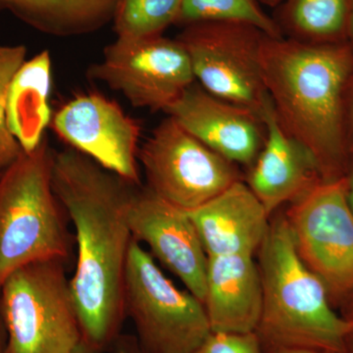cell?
Returning <instances> with one entry per match:
<instances>
[{
	"label": "cell",
	"mask_w": 353,
	"mask_h": 353,
	"mask_svg": "<svg viewBox=\"0 0 353 353\" xmlns=\"http://www.w3.org/2000/svg\"><path fill=\"white\" fill-rule=\"evenodd\" d=\"M52 185L76 231L70 287L83 340L108 352L126 317L125 276L134 240L129 208L139 185L70 148L54 153Z\"/></svg>",
	"instance_id": "6da1fadb"
},
{
	"label": "cell",
	"mask_w": 353,
	"mask_h": 353,
	"mask_svg": "<svg viewBox=\"0 0 353 353\" xmlns=\"http://www.w3.org/2000/svg\"><path fill=\"white\" fill-rule=\"evenodd\" d=\"M352 71L348 41L267 36L262 46V78L279 124L313 155L325 182L345 176L350 163L343 108Z\"/></svg>",
	"instance_id": "7a4b0ae2"
},
{
	"label": "cell",
	"mask_w": 353,
	"mask_h": 353,
	"mask_svg": "<svg viewBox=\"0 0 353 353\" xmlns=\"http://www.w3.org/2000/svg\"><path fill=\"white\" fill-rule=\"evenodd\" d=\"M259 252L263 306L255 333L263 347L345 353L353 320L332 307L324 283L299 256L285 215L271 221Z\"/></svg>",
	"instance_id": "3957f363"
},
{
	"label": "cell",
	"mask_w": 353,
	"mask_h": 353,
	"mask_svg": "<svg viewBox=\"0 0 353 353\" xmlns=\"http://www.w3.org/2000/svg\"><path fill=\"white\" fill-rule=\"evenodd\" d=\"M54 150L48 138L21 152L0 174V289L12 272L72 252L66 216L52 185Z\"/></svg>",
	"instance_id": "277c9868"
},
{
	"label": "cell",
	"mask_w": 353,
	"mask_h": 353,
	"mask_svg": "<svg viewBox=\"0 0 353 353\" xmlns=\"http://www.w3.org/2000/svg\"><path fill=\"white\" fill-rule=\"evenodd\" d=\"M6 353H69L83 341L65 261L41 260L12 272L0 289Z\"/></svg>",
	"instance_id": "5b68a950"
},
{
	"label": "cell",
	"mask_w": 353,
	"mask_h": 353,
	"mask_svg": "<svg viewBox=\"0 0 353 353\" xmlns=\"http://www.w3.org/2000/svg\"><path fill=\"white\" fill-rule=\"evenodd\" d=\"M124 303L145 353H192L212 332L203 303L178 289L136 240L128 256Z\"/></svg>",
	"instance_id": "8992f818"
},
{
	"label": "cell",
	"mask_w": 353,
	"mask_h": 353,
	"mask_svg": "<svg viewBox=\"0 0 353 353\" xmlns=\"http://www.w3.org/2000/svg\"><path fill=\"white\" fill-rule=\"evenodd\" d=\"M138 159L146 189L187 212L243 180L238 165L213 152L170 116L139 148Z\"/></svg>",
	"instance_id": "52a82bcc"
},
{
	"label": "cell",
	"mask_w": 353,
	"mask_h": 353,
	"mask_svg": "<svg viewBox=\"0 0 353 353\" xmlns=\"http://www.w3.org/2000/svg\"><path fill=\"white\" fill-rule=\"evenodd\" d=\"M265 34L238 22L196 23L176 37L206 92L261 114L268 99L261 72Z\"/></svg>",
	"instance_id": "ba28073f"
},
{
	"label": "cell",
	"mask_w": 353,
	"mask_h": 353,
	"mask_svg": "<svg viewBox=\"0 0 353 353\" xmlns=\"http://www.w3.org/2000/svg\"><path fill=\"white\" fill-rule=\"evenodd\" d=\"M301 260L330 294H353V213L345 176L323 182L285 212Z\"/></svg>",
	"instance_id": "9c48e42d"
},
{
	"label": "cell",
	"mask_w": 353,
	"mask_h": 353,
	"mask_svg": "<svg viewBox=\"0 0 353 353\" xmlns=\"http://www.w3.org/2000/svg\"><path fill=\"white\" fill-rule=\"evenodd\" d=\"M88 77L121 92L132 106L163 111L196 83L190 58L178 39H116Z\"/></svg>",
	"instance_id": "30bf717a"
},
{
	"label": "cell",
	"mask_w": 353,
	"mask_h": 353,
	"mask_svg": "<svg viewBox=\"0 0 353 353\" xmlns=\"http://www.w3.org/2000/svg\"><path fill=\"white\" fill-rule=\"evenodd\" d=\"M50 127L72 150L127 182L141 185V126L117 102L97 92L76 95L58 109Z\"/></svg>",
	"instance_id": "8fae6325"
},
{
	"label": "cell",
	"mask_w": 353,
	"mask_h": 353,
	"mask_svg": "<svg viewBox=\"0 0 353 353\" xmlns=\"http://www.w3.org/2000/svg\"><path fill=\"white\" fill-rule=\"evenodd\" d=\"M132 238L203 303L208 255L187 211L167 203L146 188H137L129 208Z\"/></svg>",
	"instance_id": "7c38bea8"
},
{
	"label": "cell",
	"mask_w": 353,
	"mask_h": 353,
	"mask_svg": "<svg viewBox=\"0 0 353 353\" xmlns=\"http://www.w3.org/2000/svg\"><path fill=\"white\" fill-rule=\"evenodd\" d=\"M165 113L236 165L250 168L263 148L266 128L261 114L220 99L196 82Z\"/></svg>",
	"instance_id": "4fadbf2b"
},
{
	"label": "cell",
	"mask_w": 353,
	"mask_h": 353,
	"mask_svg": "<svg viewBox=\"0 0 353 353\" xmlns=\"http://www.w3.org/2000/svg\"><path fill=\"white\" fill-rule=\"evenodd\" d=\"M261 117L266 138L245 183L271 216L283 204L299 201L325 181L313 155L279 124L269 97Z\"/></svg>",
	"instance_id": "5bb4252c"
},
{
	"label": "cell",
	"mask_w": 353,
	"mask_h": 353,
	"mask_svg": "<svg viewBox=\"0 0 353 353\" xmlns=\"http://www.w3.org/2000/svg\"><path fill=\"white\" fill-rule=\"evenodd\" d=\"M208 257L252 255L270 227V216L243 180L189 211Z\"/></svg>",
	"instance_id": "9a60e30c"
},
{
	"label": "cell",
	"mask_w": 353,
	"mask_h": 353,
	"mask_svg": "<svg viewBox=\"0 0 353 353\" xmlns=\"http://www.w3.org/2000/svg\"><path fill=\"white\" fill-rule=\"evenodd\" d=\"M203 305L212 332L253 333L259 327L263 290L252 255L208 257Z\"/></svg>",
	"instance_id": "2e32d148"
},
{
	"label": "cell",
	"mask_w": 353,
	"mask_h": 353,
	"mask_svg": "<svg viewBox=\"0 0 353 353\" xmlns=\"http://www.w3.org/2000/svg\"><path fill=\"white\" fill-rule=\"evenodd\" d=\"M51 83L52 60L46 50L25 61L11 81L7 125L23 152H34L46 138L52 120Z\"/></svg>",
	"instance_id": "e0dca14e"
},
{
	"label": "cell",
	"mask_w": 353,
	"mask_h": 353,
	"mask_svg": "<svg viewBox=\"0 0 353 353\" xmlns=\"http://www.w3.org/2000/svg\"><path fill=\"white\" fill-rule=\"evenodd\" d=\"M118 0H0L9 12L32 29L55 38H77L112 23Z\"/></svg>",
	"instance_id": "ac0fdd59"
},
{
	"label": "cell",
	"mask_w": 353,
	"mask_h": 353,
	"mask_svg": "<svg viewBox=\"0 0 353 353\" xmlns=\"http://www.w3.org/2000/svg\"><path fill=\"white\" fill-rule=\"evenodd\" d=\"M350 0H284L274 20L283 37L306 43L347 41Z\"/></svg>",
	"instance_id": "d6986e66"
},
{
	"label": "cell",
	"mask_w": 353,
	"mask_h": 353,
	"mask_svg": "<svg viewBox=\"0 0 353 353\" xmlns=\"http://www.w3.org/2000/svg\"><path fill=\"white\" fill-rule=\"evenodd\" d=\"M183 0H118L113 31L117 39H146L163 36L176 25Z\"/></svg>",
	"instance_id": "ffe728a7"
},
{
	"label": "cell",
	"mask_w": 353,
	"mask_h": 353,
	"mask_svg": "<svg viewBox=\"0 0 353 353\" xmlns=\"http://www.w3.org/2000/svg\"><path fill=\"white\" fill-rule=\"evenodd\" d=\"M238 22L254 26L271 38H283L273 16L257 0H183L176 26L202 22Z\"/></svg>",
	"instance_id": "44dd1931"
},
{
	"label": "cell",
	"mask_w": 353,
	"mask_h": 353,
	"mask_svg": "<svg viewBox=\"0 0 353 353\" xmlns=\"http://www.w3.org/2000/svg\"><path fill=\"white\" fill-rule=\"evenodd\" d=\"M26 55L25 46H0V172L22 152L7 125V102L11 81L26 61Z\"/></svg>",
	"instance_id": "7402d4cb"
},
{
	"label": "cell",
	"mask_w": 353,
	"mask_h": 353,
	"mask_svg": "<svg viewBox=\"0 0 353 353\" xmlns=\"http://www.w3.org/2000/svg\"><path fill=\"white\" fill-rule=\"evenodd\" d=\"M192 353H266L259 336L211 332L206 340Z\"/></svg>",
	"instance_id": "603a6c76"
},
{
	"label": "cell",
	"mask_w": 353,
	"mask_h": 353,
	"mask_svg": "<svg viewBox=\"0 0 353 353\" xmlns=\"http://www.w3.org/2000/svg\"><path fill=\"white\" fill-rule=\"evenodd\" d=\"M345 132L348 154L353 158V71L348 80L345 94Z\"/></svg>",
	"instance_id": "cb8c5ba5"
},
{
	"label": "cell",
	"mask_w": 353,
	"mask_h": 353,
	"mask_svg": "<svg viewBox=\"0 0 353 353\" xmlns=\"http://www.w3.org/2000/svg\"><path fill=\"white\" fill-rule=\"evenodd\" d=\"M110 353H145L139 345L136 336L121 334L113 345H111Z\"/></svg>",
	"instance_id": "d4e9b609"
},
{
	"label": "cell",
	"mask_w": 353,
	"mask_h": 353,
	"mask_svg": "<svg viewBox=\"0 0 353 353\" xmlns=\"http://www.w3.org/2000/svg\"><path fill=\"white\" fill-rule=\"evenodd\" d=\"M352 160V166H348L347 174H345V180H347V201L353 213V158Z\"/></svg>",
	"instance_id": "484cf974"
},
{
	"label": "cell",
	"mask_w": 353,
	"mask_h": 353,
	"mask_svg": "<svg viewBox=\"0 0 353 353\" xmlns=\"http://www.w3.org/2000/svg\"><path fill=\"white\" fill-rule=\"evenodd\" d=\"M104 350L101 348L94 347V345H90V343L83 340L79 343L77 347H74L69 353H106Z\"/></svg>",
	"instance_id": "4316f807"
},
{
	"label": "cell",
	"mask_w": 353,
	"mask_h": 353,
	"mask_svg": "<svg viewBox=\"0 0 353 353\" xmlns=\"http://www.w3.org/2000/svg\"><path fill=\"white\" fill-rule=\"evenodd\" d=\"M268 353H322L305 348H277V350H268Z\"/></svg>",
	"instance_id": "83f0119b"
},
{
	"label": "cell",
	"mask_w": 353,
	"mask_h": 353,
	"mask_svg": "<svg viewBox=\"0 0 353 353\" xmlns=\"http://www.w3.org/2000/svg\"><path fill=\"white\" fill-rule=\"evenodd\" d=\"M347 41L353 46V0H350V13H348Z\"/></svg>",
	"instance_id": "f1b7e54d"
},
{
	"label": "cell",
	"mask_w": 353,
	"mask_h": 353,
	"mask_svg": "<svg viewBox=\"0 0 353 353\" xmlns=\"http://www.w3.org/2000/svg\"><path fill=\"white\" fill-rule=\"evenodd\" d=\"M6 331L3 321L0 317V353H6Z\"/></svg>",
	"instance_id": "f546056e"
},
{
	"label": "cell",
	"mask_w": 353,
	"mask_h": 353,
	"mask_svg": "<svg viewBox=\"0 0 353 353\" xmlns=\"http://www.w3.org/2000/svg\"><path fill=\"white\" fill-rule=\"evenodd\" d=\"M262 6H268L276 9L284 0H257Z\"/></svg>",
	"instance_id": "4dcf8cb0"
},
{
	"label": "cell",
	"mask_w": 353,
	"mask_h": 353,
	"mask_svg": "<svg viewBox=\"0 0 353 353\" xmlns=\"http://www.w3.org/2000/svg\"><path fill=\"white\" fill-rule=\"evenodd\" d=\"M350 319L353 320V314L350 316ZM345 353H353V331L348 336L347 341V347H345Z\"/></svg>",
	"instance_id": "1f68e13d"
},
{
	"label": "cell",
	"mask_w": 353,
	"mask_h": 353,
	"mask_svg": "<svg viewBox=\"0 0 353 353\" xmlns=\"http://www.w3.org/2000/svg\"><path fill=\"white\" fill-rule=\"evenodd\" d=\"M0 174H1V172H0Z\"/></svg>",
	"instance_id": "d6a6232c"
}]
</instances>
